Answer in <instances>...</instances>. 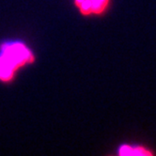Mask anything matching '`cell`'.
<instances>
[{"instance_id": "obj_5", "label": "cell", "mask_w": 156, "mask_h": 156, "mask_svg": "<svg viewBox=\"0 0 156 156\" xmlns=\"http://www.w3.org/2000/svg\"><path fill=\"white\" fill-rule=\"evenodd\" d=\"M152 152L148 151L143 147H135L133 148V154L132 155H151Z\"/></svg>"}, {"instance_id": "obj_3", "label": "cell", "mask_w": 156, "mask_h": 156, "mask_svg": "<svg viewBox=\"0 0 156 156\" xmlns=\"http://www.w3.org/2000/svg\"><path fill=\"white\" fill-rule=\"evenodd\" d=\"M109 0H93L92 4V13L101 14L103 13L108 6Z\"/></svg>"}, {"instance_id": "obj_4", "label": "cell", "mask_w": 156, "mask_h": 156, "mask_svg": "<svg viewBox=\"0 0 156 156\" xmlns=\"http://www.w3.org/2000/svg\"><path fill=\"white\" fill-rule=\"evenodd\" d=\"M80 12L83 15H90L92 13V4L90 0H85V1L79 6Z\"/></svg>"}, {"instance_id": "obj_1", "label": "cell", "mask_w": 156, "mask_h": 156, "mask_svg": "<svg viewBox=\"0 0 156 156\" xmlns=\"http://www.w3.org/2000/svg\"><path fill=\"white\" fill-rule=\"evenodd\" d=\"M2 55L17 71L21 67L34 61V55L23 43H7L1 47Z\"/></svg>"}, {"instance_id": "obj_7", "label": "cell", "mask_w": 156, "mask_h": 156, "mask_svg": "<svg viewBox=\"0 0 156 156\" xmlns=\"http://www.w3.org/2000/svg\"><path fill=\"white\" fill-rule=\"evenodd\" d=\"M85 1V0H74V4L77 8H79V6Z\"/></svg>"}, {"instance_id": "obj_2", "label": "cell", "mask_w": 156, "mask_h": 156, "mask_svg": "<svg viewBox=\"0 0 156 156\" xmlns=\"http://www.w3.org/2000/svg\"><path fill=\"white\" fill-rule=\"evenodd\" d=\"M15 72L16 70L14 67L7 60L2 54L0 55V80L3 82L12 80Z\"/></svg>"}, {"instance_id": "obj_6", "label": "cell", "mask_w": 156, "mask_h": 156, "mask_svg": "<svg viewBox=\"0 0 156 156\" xmlns=\"http://www.w3.org/2000/svg\"><path fill=\"white\" fill-rule=\"evenodd\" d=\"M119 155L121 156H128L133 154V147L129 146V145H122L119 149Z\"/></svg>"}]
</instances>
